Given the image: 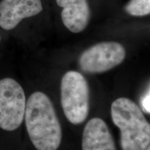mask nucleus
<instances>
[{"label":"nucleus","mask_w":150,"mask_h":150,"mask_svg":"<svg viewBox=\"0 0 150 150\" xmlns=\"http://www.w3.org/2000/svg\"><path fill=\"white\" fill-rule=\"evenodd\" d=\"M24 123L28 136L37 150H57L63 132L51 99L37 91L27 99Z\"/></svg>","instance_id":"obj_1"},{"label":"nucleus","mask_w":150,"mask_h":150,"mask_svg":"<svg viewBox=\"0 0 150 150\" xmlns=\"http://www.w3.org/2000/svg\"><path fill=\"white\" fill-rule=\"evenodd\" d=\"M111 117L120 131L122 150H145L150 144V125L138 104L127 97L112 103Z\"/></svg>","instance_id":"obj_2"},{"label":"nucleus","mask_w":150,"mask_h":150,"mask_svg":"<svg viewBox=\"0 0 150 150\" xmlns=\"http://www.w3.org/2000/svg\"><path fill=\"white\" fill-rule=\"evenodd\" d=\"M61 106L65 117L73 125H80L88 115L90 88L83 75L69 71L61 83Z\"/></svg>","instance_id":"obj_3"},{"label":"nucleus","mask_w":150,"mask_h":150,"mask_svg":"<svg viewBox=\"0 0 150 150\" xmlns=\"http://www.w3.org/2000/svg\"><path fill=\"white\" fill-rule=\"evenodd\" d=\"M27 97L21 84L12 77L0 79V129L13 132L24 122Z\"/></svg>","instance_id":"obj_4"},{"label":"nucleus","mask_w":150,"mask_h":150,"mask_svg":"<svg viewBox=\"0 0 150 150\" xmlns=\"http://www.w3.org/2000/svg\"><path fill=\"white\" fill-rule=\"evenodd\" d=\"M126 58V50L117 42H102L88 48L81 54L79 65L83 72L103 73L121 64Z\"/></svg>","instance_id":"obj_5"},{"label":"nucleus","mask_w":150,"mask_h":150,"mask_svg":"<svg viewBox=\"0 0 150 150\" xmlns=\"http://www.w3.org/2000/svg\"><path fill=\"white\" fill-rule=\"evenodd\" d=\"M41 0H1L0 28L11 31L27 18L42 12Z\"/></svg>","instance_id":"obj_6"},{"label":"nucleus","mask_w":150,"mask_h":150,"mask_svg":"<svg viewBox=\"0 0 150 150\" xmlns=\"http://www.w3.org/2000/svg\"><path fill=\"white\" fill-rule=\"evenodd\" d=\"M63 8L61 19L63 24L71 32L78 33L87 27L91 19V8L87 0H56Z\"/></svg>","instance_id":"obj_7"},{"label":"nucleus","mask_w":150,"mask_h":150,"mask_svg":"<svg viewBox=\"0 0 150 150\" xmlns=\"http://www.w3.org/2000/svg\"><path fill=\"white\" fill-rule=\"evenodd\" d=\"M82 150H117L113 137L102 119L94 117L86 124L82 137Z\"/></svg>","instance_id":"obj_8"},{"label":"nucleus","mask_w":150,"mask_h":150,"mask_svg":"<svg viewBox=\"0 0 150 150\" xmlns=\"http://www.w3.org/2000/svg\"><path fill=\"white\" fill-rule=\"evenodd\" d=\"M125 10L132 16L142 17L150 13V0H131Z\"/></svg>","instance_id":"obj_9"},{"label":"nucleus","mask_w":150,"mask_h":150,"mask_svg":"<svg viewBox=\"0 0 150 150\" xmlns=\"http://www.w3.org/2000/svg\"><path fill=\"white\" fill-rule=\"evenodd\" d=\"M149 90H148V92L146 93L142 98H141V102H140V104H141L142 106V112H145V113H148L149 114L150 112V107H149V98H150V95H149Z\"/></svg>","instance_id":"obj_10"},{"label":"nucleus","mask_w":150,"mask_h":150,"mask_svg":"<svg viewBox=\"0 0 150 150\" xmlns=\"http://www.w3.org/2000/svg\"><path fill=\"white\" fill-rule=\"evenodd\" d=\"M145 150H150V147H149H149H148L147 148V149H146Z\"/></svg>","instance_id":"obj_11"},{"label":"nucleus","mask_w":150,"mask_h":150,"mask_svg":"<svg viewBox=\"0 0 150 150\" xmlns=\"http://www.w3.org/2000/svg\"><path fill=\"white\" fill-rule=\"evenodd\" d=\"M1 35H0V43H1Z\"/></svg>","instance_id":"obj_12"}]
</instances>
